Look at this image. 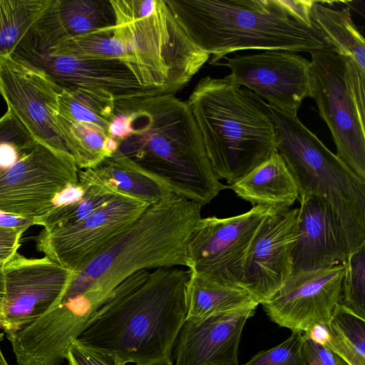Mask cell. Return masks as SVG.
<instances>
[{"mask_svg":"<svg viewBox=\"0 0 365 365\" xmlns=\"http://www.w3.org/2000/svg\"><path fill=\"white\" fill-rule=\"evenodd\" d=\"M113 26L66 40L50 53L117 60L143 86L173 94L208 61L181 28L165 0H110Z\"/></svg>","mask_w":365,"mask_h":365,"instance_id":"cell-1","label":"cell"},{"mask_svg":"<svg viewBox=\"0 0 365 365\" xmlns=\"http://www.w3.org/2000/svg\"><path fill=\"white\" fill-rule=\"evenodd\" d=\"M116 103L129 113L130 129L111 157L201 206L228 188L212 166L187 102L165 93Z\"/></svg>","mask_w":365,"mask_h":365,"instance_id":"cell-2","label":"cell"},{"mask_svg":"<svg viewBox=\"0 0 365 365\" xmlns=\"http://www.w3.org/2000/svg\"><path fill=\"white\" fill-rule=\"evenodd\" d=\"M190 270H141L122 294L77 338L125 364L173 365V348L186 321Z\"/></svg>","mask_w":365,"mask_h":365,"instance_id":"cell-3","label":"cell"},{"mask_svg":"<svg viewBox=\"0 0 365 365\" xmlns=\"http://www.w3.org/2000/svg\"><path fill=\"white\" fill-rule=\"evenodd\" d=\"M202 207L175 194H165L106 249L74 272L61 302L79 294L108 299L119 284L141 270L189 269L188 241L202 218Z\"/></svg>","mask_w":365,"mask_h":365,"instance_id":"cell-4","label":"cell"},{"mask_svg":"<svg viewBox=\"0 0 365 365\" xmlns=\"http://www.w3.org/2000/svg\"><path fill=\"white\" fill-rule=\"evenodd\" d=\"M188 38L217 65L243 50H331L313 28L292 19L279 0H165Z\"/></svg>","mask_w":365,"mask_h":365,"instance_id":"cell-5","label":"cell"},{"mask_svg":"<svg viewBox=\"0 0 365 365\" xmlns=\"http://www.w3.org/2000/svg\"><path fill=\"white\" fill-rule=\"evenodd\" d=\"M187 103L216 175L229 185L277 151L267 103L230 74L201 78Z\"/></svg>","mask_w":365,"mask_h":365,"instance_id":"cell-6","label":"cell"},{"mask_svg":"<svg viewBox=\"0 0 365 365\" xmlns=\"http://www.w3.org/2000/svg\"><path fill=\"white\" fill-rule=\"evenodd\" d=\"M267 107L275 128L277 151L294 178L299 197L315 195L331 206L351 253L365 244V180L329 150L297 116L267 103Z\"/></svg>","mask_w":365,"mask_h":365,"instance_id":"cell-7","label":"cell"},{"mask_svg":"<svg viewBox=\"0 0 365 365\" xmlns=\"http://www.w3.org/2000/svg\"><path fill=\"white\" fill-rule=\"evenodd\" d=\"M310 54L311 98L331 133L336 155L365 180V72L332 50Z\"/></svg>","mask_w":365,"mask_h":365,"instance_id":"cell-8","label":"cell"},{"mask_svg":"<svg viewBox=\"0 0 365 365\" xmlns=\"http://www.w3.org/2000/svg\"><path fill=\"white\" fill-rule=\"evenodd\" d=\"M275 210L257 205L230 217L201 218L188 241V269L220 284L242 287L243 264L252 239Z\"/></svg>","mask_w":365,"mask_h":365,"instance_id":"cell-9","label":"cell"},{"mask_svg":"<svg viewBox=\"0 0 365 365\" xmlns=\"http://www.w3.org/2000/svg\"><path fill=\"white\" fill-rule=\"evenodd\" d=\"M78 170L70 155L37 143L0 171V212L34 220L43 217L56 196L78 181Z\"/></svg>","mask_w":365,"mask_h":365,"instance_id":"cell-10","label":"cell"},{"mask_svg":"<svg viewBox=\"0 0 365 365\" xmlns=\"http://www.w3.org/2000/svg\"><path fill=\"white\" fill-rule=\"evenodd\" d=\"M150 205L120 195L84 220L69 226L43 230L36 249L57 264L78 272L106 249Z\"/></svg>","mask_w":365,"mask_h":365,"instance_id":"cell-11","label":"cell"},{"mask_svg":"<svg viewBox=\"0 0 365 365\" xmlns=\"http://www.w3.org/2000/svg\"><path fill=\"white\" fill-rule=\"evenodd\" d=\"M61 91L43 71L26 61L13 55L0 58V94L8 109L37 143L71 157L57 123Z\"/></svg>","mask_w":365,"mask_h":365,"instance_id":"cell-12","label":"cell"},{"mask_svg":"<svg viewBox=\"0 0 365 365\" xmlns=\"http://www.w3.org/2000/svg\"><path fill=\"white\" fill-rule=\"evenodd\" d=\"M5 295L0 328L18 331L58 304L74 272L46 256L29 259L16 252L4 264Z\"/></svg>","mask_w":365,"mask_h":365,"instance_id":"cell-13","label":"cell"},{"mask_svg":"<svg viewBox=\"0 0 365 365\" xmlns=\"http://www.w3.org/2000/svg\"><path fill=\"white\" fill-rule=\"evenodd\" d=\"M226 60L237 84L287 115L297 116L304 99L311 98L312 62L295 52L267 50Z\"/></svg>","mask_w":365,"mask_h":365,"instance_id":"cell-14","label":"cell"},{"mask_svg":"<svg viewBox=\"0 0 365 365\" xmlns=\"http://www.w3.org/2000/svg\"><path fill=\"white\" fill-rule=\"evenodd\" d=\"M11 55L43 71L61 89L103 91L110 93L115 102L171 93L164 89L142 86L131 71L117 60L40 52L24 38Z\"/></svg>","mask_w":365,"mask_h":365,"instance_id":"cell-15","label":"cell"},{"mask_svg":"<svg viewBox=\"0 0 365 365\" xmlns=\"http://www.w3.org/2000/svg\"><path fill=\"white\" fill-rule=\"evenodd\" d=\"M298 208L275 210L261 223L248 247L241 287L259 304L274 296L292 274L298 237Z\"/></svg>","mask_w":365,"mask_h":365,"instance_id":"cell-16","label":"cell"},{"mask_svg":"<svg viewBox=\"0 0 365 365\" xmlns=\"http://www.w3.org/2000/svg\"><path fill=\"white\" fill-rule=\"evenodd\" d=\"M342 264L291 274L279 291L262 302L270 320L292 332H304L316 323L327 325L341 299Z\"/></svg>","mask_w":365,"mask_h":365,"instance_id":"cell-17","label":"cell"},{"mask_svg":"<svg viewBox=\"0 0 365 365\" xmlns=\"http://www.w3.org/2000/svg\"><path fill=\"white\" fill-rule=\"evenodd\" d=\"M255 311L242 309L186 320L173 348V365H238L242 332Z\"/></svg>","mask_w":365,"mask_h":365,"instance_id":"cell-18","label":"cell"},{"mask_svg":"<svg viewBox=\"0 0 365 365\" xmlns=\"http://www.w3.org/2000/svg\"><path fill=\"white\" fill-rule=\"evenodd\" d=\"M299 200V234L292 255V274L342 264L350 250L331 206L315 195Z\"/></svg>","mask_w":365,"mask_h":365,"instance_id":"cell-19","label":"cell"},{"mask_svg":"<svg viewBox=\"0 0 365 365\" xmlns=\"http://www.w3.org/2000/svg\"><path fill=\"white\" fill-rule=\"evenodd\" d=\"M114 23L110 0H50L24 38L47 53L66 40Z\"/></svg>","mask_w":365,"mask_h":365,"instance_id":"cell-20","label":"cell"},{"mask_svg":"<svg viewBox=\"0 0 365 365\" xmlns=\"http://www.w3.org/2000/svg\"><path fill=\"white\" fill-rule=\"evenodd\" d=\"M228 188L252 207L288 209L299 198L294 178L277 151Z\"/></svg>","mask_w":365,"mask_h":365,"instance_id":"cell-21","label":"cell"},{"mask_svg":"<svg viewBox=\"0 0 365 365\" xmlns=\"http://www.w3.org/2000/svg\"><path fill=\"white\" fill-rule=\"evenodd\" d=\"M332 2L313 0L311 26L331 50L351 58L365 72L364 38L352 19L350 9H339Z\"/></svg>","mask_w":365,"mask_h":365,"instance_id":"cell-22","label":"cell"},{"mask_svg":"<svg viewBox=\"0 0 365 365\" xmlns=\"http://www.w3.org/2000/svg\"><path fill=\"white\" fill-rule=\"evenodd\" d=\"M187 319L198 321L224 312L254 308L259 304L244 288L227 286L190 271L186 289Z\"/></svg>","mask_w":365,"mask_h":365,"instance_id":"cell-23","label":"cell"},{"mask_svg":"<svg viewBox=\"0 0 365 365\" xmlns=\"http://www.w3.org/2000/svg\"><path fill=\"white\" fill-rule=\"evenodd\" d=\"M78 177L87 185L84 197L73 204L52 209L46 215L36 219L35 225H41L46 230L71 225L88 217L122 195L106 182L93 168L79 169Z\"/></svg>","mask_w":365,"mask_h":365,"instance_id":"cell-24","label":"cell"},{"mask_svg":"<svg viewBox=\"0 0 365 365\" xmlns=\"http://www.w3.org/2000/svg\"><path fill=\"white\" fill-rule=\"evenodd\" d=\"M327 327L326 346L346 365H365V319L339 303Z\"/></svg>","mask_w":365,"mask_h":365,"instance_id":"cell-25","label":"cell"},{"mask_svg":"<svg viewBox=\"0 0 365 365\" xmlns=\"http://www.w3.org/2000/svg\"><path fill=\"white\" fill-rule=\"evenodd\" d=\"M115 108L113 97L103 91L61 89L58 97L59 115L72 122L92 123L107 131L115 115Z\"/></svg>","mask_w":365,"mask_h":365,"instance_id":"cell-26","label":"cell"},{"mask_svg":"<svg viewBox=\"0 0 365 365\" xmlns=\"http://www.w3.org/2000/svg\"><path fill=\"white\" fill-rule=\"evenodd\" d=\"M57 123L66 147L80 170L92 168L108 158L105 142L106 130L87 122H72L57 115Z\"/></svg>","mask_w":365,"mask_h":365,"instance_id":"cell-27","label":"cell"},{"mask_svg":"<svg viewBox=\"0 0 365 365\" xmlns=\"http://www.w3.org/2000/svg\"><path fill=\"white\" fill-rule=\"evenodd\" d=\"M50 0H0V58L11 56Z\"/></svg>","mask_w":365,"mask_h":365,"instance_id":"cell-28","label":"cell"},{"mask_svg":"<svg viewBox=\"0 0 365 365\" xmlns=\"http://www.w3.org/2000/svg\"><path fill=\"white\" fill-rule=\"evenodd\" d=\"M93 168L118 193L136 197L149 205L168 193L148 178L111 156Z\"/></svg>","mask_w":365,"mask_h":365,"instance_id":"cell-29","label":"cell"},{"mask_svg":"<svg viewBox=\"0 0 365 365\" xmlns=\"http://www.w3.org/2000/svg\"><path fill=\"white\" fill-rule=\"evenodd\" d=\"M342 264L341 304L365 319V244L351 252Z\"/></svg>","mask_w":365,"mask_h":365,"instance_id":"cell-30","label":"cell"},{"mask_svg":"<svg viewBox=\"0 0 365 365\" xmlns=\"http://www.w3.org/2000/svg\"><path fill=\"white\" fill-rule=\"evenodd\" d=\"M303 343V332H292L285 341L257 353L243 365H304Z\"/></svg>","mask_w":365,"mask_h":365,"instance_id":"cell-31","label":"cell"},{"mask_svg":"<svg viewBox=\"0 0 365 365\" xmlns=\"http://www.w3.org/2000/svg\"><path fill=\"white\" fill-rule=\"evenodd\" d=\"M65 358L69 365H125L114 354L86 345L77 339L68 346Z\"/></svg>","mask_w":365,"mask_h":365,"instance_id":"cell-32","label":"cell"},{"mask_svg":"<svg viewBox=\"0 0 365 365\" xmlns=\"http://www.w3.org/2000/svg\"><path fill=\"white\" fill-rule=\"evenodd\" d=\"M37 142L9 110L0 118V155L9 147H33Z\"/></svg>","mask_w":365,"mask_h":365,"instance_id":"cell-33","label":"cell"},{"mask_svg":"<svg viewBox=\"0 0 365 365\" xmlns=\"http://www.w3.org/2000/svg\"><path fill=\"white\" fill-rule=\"evenodd\" d=\"M302 351L304 365H346L327 346L304 337Z\"/></svg>","mask_w":365,"mask_h":365,"instance_id":"cell-34","label":"cell"},{"mask_svg":"<svg viewBox=\"0 0 365 365\" xmlns=\"http://www.w3.org/2000/svg\"><path fill=\"white\" fill-rule=\"evenodd\" d=\"M24 232L0 227V263H6L17 252L20 237Z\"/></svg>","mask_w":365,"mask_h":365,"instance_id":"cell-35","label":"cell"},{"mask_svg":"<svg viewBox=\"0 0 365 365\" xmlns=\"http://www.w3.org/2000/svg\"><path fill=\"white\" fill-rule=\"evenodd\" d=\"M279 1L287 13L292 19L304 25L312 27L310 11L313 0Z\"/></svg>","mask_w":365,"mask_h":365,"instance_id":"cell-36","label":"cell"},{"mask_svg":"<svg viewBox=\"0 0 365 365\" xmlns=\"http://www.w3.org/2000/svg\"><path fill=\"white\" fill-rule=\"evenodd\" d=\"M35 225L33 218L19 217L0 212V227L26 230Z\"/></svg>","mask_w":365,"mask_h":365,"instance_id":"cell-37","label":"cell"},{"mask_svg":"<svg viewBox=\"0 0 365 365\" xmlns=\"http://www.w3.org/2000/svg\"><path fill=\"white\" fill-rule=\"evenodd\" d=\"M303 336L316 344L326 346L329 339L327 325L319 323L312 324L304 332Z\"/></svg>","mask_w":365,"mask_h":365,"instance_id":"cell-38","label":"cell"},{"mask_svg":"<svg viewBox=\"0 0 365 365\" xmlns=\"http://www.w3.org/2000/svg\"><path fill=\"white\" fill-rule=\"evenodd\" d=\"M4 264L5 263H0V317L2 312V307L5 295V277L3 269Z\"/></svg>","mask_w":365,"mask_h":365,"instance_id":"cell-39","label":"cell"},{"mask_svg":"<svg viewBox=\"0 0 365 365\" xmlns=\"http://www.w3.org/2000/svg\"><path fill=\"white\" fill-rule=\"evenodd\" d=\"M4 333H0V342L4 339ZM0 365H9L4 358L0 348Z\"/></svg>","mask_w":365,"mask_h":365,"instance_id":"cell-40","label":"cell"}]
</instances>
